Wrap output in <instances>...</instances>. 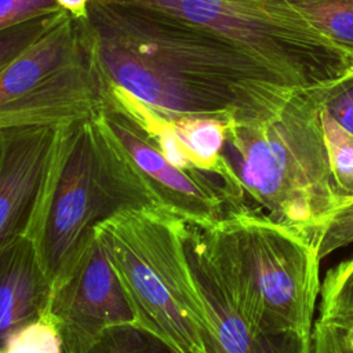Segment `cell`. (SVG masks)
<instances>
[{"label": "cell", "instance_id": "cell-23", "mask_svg": "<svg viewBox=\"0 0 353 353\" xmlns=\"http://www.w3.org/2000/svg\"><path fill=\"white\" fill-rule=\"evenodd\" d=\"M91 0H55L59 8L69 12L73 18H87Z\"/></svg>", "mask_w": 353, "mask_h": 353}, {"label": "cell", "instance_id": "cell-13", "mask_svg": "<svg viewBox=\"0 0 353 353\" xmlns=\"http://www.w3.org/2000/svg\"><path fill=\"white\" fill-rule=\"evenodd\" d=\"M306 25L353 55V0H281Z\"/></svg>", "mask_w": 353, "mask_h": 353}, {"label": "cell", "instance_id": "cell-1", "mask_svg": "<svg viewBox=\"0 0 353 353\" xmlns=\"http://www.w3.org/2000/svg\"><path fill=\"white\" fill-rule=\"evenodd\" d=\"M87 19L101 74L165 114H276L302 90L225 39L174 17L91 0Z\"/></svg>", "mask_w": 353, "mask_h": 353}, {"label": "cell", "instance_id": "cell-2", "mask_svg": "<svg viewBox=\"0 0 353 353\" xmlns=\"http://www.w3.org/2000/svg\"><path fill=\"white\" fill-rule=\"evenodd\" d=\"M327 87L295 91L270 117L232 121L223 149L245 199L317 252L330 226L353 205L331 172L321 123Z\"/></svg>", "mask_w": 353, "mask_h": 353}, {"label": "cell", "instance_id": "cell-11", "mask_svg": "<svg viewBox=\"0 0 353 353\" xmlns=\"http://www.w3.org/2000/svg\"><path fill=\"white\" fill-rule=\"evenodd\" d=\"M63 125L0 130V256L30 229Z\"/></svg>", "mask_w": 353, "mask_h": 353}, {"label": "cell", "instance_id": "cell-6", "mask_svg": "<svg viewBox=\"0 0 353 353\" xmlns=\"http://www.w3.org/2000/svg\"><path fill=\"white\" fill-rule=\"evenodd\" d=\"M149 8L211 32L299 88L334 84L353 55L306 25L281 0H109Z\"/></svg>", "mask_w": 353, "mask_h": 353}, {"label": "cell", "instance_id": "cell-9", "mask_svg": "<svg viewBox=\"0 0 353 353\" xmlns=\"http://www.w3.org/2000/svg\"><path fill=\"white\" fill-rule=\"evenodd\" d=\"M103 112L130 163L160 208L190 225L210 228L229 212L247 207L234 199L218 176L174 165L128 120Z\"/></svg>", "mask_w": 353, "mask_h": 353}, {"label": "cell", "instance_id": "cell-12", "mask_svg": "<svg viewBox=\"0 0 353 353\" xmlns=\"http://www.w3.org/2000/svg\"><path fill=\"white\" fill-rule=\"evenodd\" d=\"M52 285L26 234L0 256V347L23 324L48 306Z\"/></svg>", "mask_w": 353, "mask_h": 353}, {"label": "cell", "instance_id": "cell-5", "mask_svg": "<svg viewBox=\"0 0 353 353\" xmlns=\"http://www.w3.org/2000/svg\"><path fill=\"white\" fill-rule=\"evenodd\" d=\"M199 229L225 280L263 331L310 338L321 285V259L310 243L254 207Z\"/></svg>", "mask_w": 353, "mask_h": 353}, {"label": "cell", "instance_id": "cell-21", "mask_svg": "<svg viewBox=\"0 0 353 353\" xmlns=\"http://www.w3.org/2000/svg\"><path fill=\"white\" fill-rule=\"evenodd\" d=\"M59 10L55 0H0V30Z\"/></svg>", "mask_w": 353, "mask_h": 353}, {"label": "cell", "instance_id": "cell-16", "mask_svg": "<svg viewBox=\"0 0 353 353\" xmlns=\"http://www.w3.org/2000/svg\"><path fill=\"white\" fill-rule=\"evenodd\" d=\"M3 349L6 353H63L61 335L46 313L17 328Z\"/></svg>", "mask_w": 353, "mask_h": 353}, {"label": "cell", "instance_id": "cell-22", "mask_svg": "<svg viewBox=\"0 0 353 353\" xmlns=\"http://www.w3.org/2000/svg\"><path fill=\"white\" fill-rule=\"evenodd\" d=\"M350 243H353V205L330 226L319 245V256L324 259L332 251Z\"/></svg>", "mask_w": 353, "mask_h": 353}, {"label": "cell", "instance_id": "cell-19", "mask_svg": "<svg viewBox=\"0 0 353 353\" xmlns=\"http://www.w3.org/2000/svg\"><path fill=\"white\" fill-rule=\"evenodd\" d=\"M309 353H353V317L319 319L310 332Z\"/></svg>", "mask_w": 353, "mask_h": 353}, {"label": "cell", "instance_id": "cell-4", "mask_svg": "<svg viewBox=\"0 0 353 353\" xmlns=\"http://www.w3.org/2000/svg\"><path fill=\"white\" fill-rule=\"evenodd\" d=\"M186 222L159 208L127 210L99 223L135 327L175 353H207L208 320L185 250Z\"/></svg>", "mask_w": 353, "mask_h": 353}, {"label": "cell", "instance_id": "cell-14", "mask_svg": "<svg viewBox=\"0 0 353 353\" xmlns=\"http://www.w3.org/2000/svg\"><path fill=\"white\" fill-rule=\"evenodd\" d=\"M321 123L335 183L346 197L353 199V134L324 109Z\"/></svg>", "mask_w": 353, "mask_h": 353}, {"label": "cell", "instance_id": "cell-20", "mask_svg": "<svg viewBox=\"0 0 353 353\" xmlns=\"http://www.w3.org/2000/svg\"><path fill=\"white\" fill-rule=\"evenodd\" d=\"M323 109L353 134V72L325 88Z\"/></svg>", "mask_w": 353, "mask_h": 353}, {"label": "cell", "instance_id": "cell-17", "mask_svg": "<svg viewBox=\"0 0 353 353\" xmlns=\"http://www.w3.org/2000/svg\"><path fill=\"white\" fill-rule=\"evenodd\" d=\"M65 14L66 11L59 10L0 30V72L55 26Z\"/></svg>", "mask_w": 353, "mask_h": 353}, {"label": "cell", "instance_id": "cell-15", "mask_svg": "<svg viewBox=\"0 0 353 353\" xmlns=\"http://www.w3.org/2000/svg\"><path fill=\"white\" fill-rule=\"evenodd\" d=\"M353 317V256L331 268L320 285L321 320Z\"/></svg>", "mask_w": 353, "mask_h": 353}, {"label": "cell", "instance_id": "cell-3", "mask_svg": "<svg viewBox=\"0 0 353 353\" xmlns=\"http://www.w3.org/2000/svg\"><path fill=\"white\" fill-rule=\"evenodd\" d=\"M103 110L62 127L28 232L52 290L68 276L99 223L127 210L159 207Z\"/></svg>", "mask_w": 353, "mask_h": 353}, {"label": "cell", "instance_id": "cell-18", "mask_svg": "<svg viewBox=\"0 0 353 353\" xmlns=\"http://www.w3.org/2000/svg\"><path fill=\"white\" fill-rule=\"evenodd\" d=\"M88 353H175L159 338L135 327L109 328Z\"/></svg>", "mask_w": 353, "mask_h": 353}, {"label": "cell", "instance_id": "cell-10", "mask_svg": "<svg viewBox=\"0 0 353 353\" xmlns=\"http://www.w3.org/2000/svg\"><path fill=\"white\" fill-rule=\"evenodd\" d=\"M185 250L207 312V353L310 352V338L298 334H269L255 323L208 252L199 226L188 222Z\"/></svg>", "mask_w": 353, "mask_h": 353}, {"label": "cell", "instance_id": "cell-24", "mask_svg": "<svg viewBox=\"0 0 353 353\" xmlns=\"http://www.w3.org/2000/svg\"><path fill=\"white\" fill-rule=\"evenodd\" d=\"M0 353H6V352H4V349H3V347H0Z\"/></svg>", "mask_w": 353, "mask_h": 353}, {"label": "cell", "instance_id": "cell-7", "mask_svg": "<svg viewBox=\"0 0 353 353\" xmlns=\"http://www.w3.org/2000/svg\"><path fill=\"white\" fill-rule=\"evenodd\" d=\"M103 109L87 18L66 12L0 72V130L63 125Z\"/></svg>", "mask_w": 353, "mask_h": 353}, {"label": "cell", "instance_id": "cell-8", "mask_svg": "<svg viewBox=\"0 0 353 353\" xmlns=\"http://www.w3.org/2000/svg\"><path fill=\"white\" fill-rule=\"evenodd\" d=\"M43 313L55 324L63 353H88L106 330L135 325L127 295L97 230L68 276L52 290Z\"/></svg>", "mask_w": 353, "mask_h": 353}]
</instances>
